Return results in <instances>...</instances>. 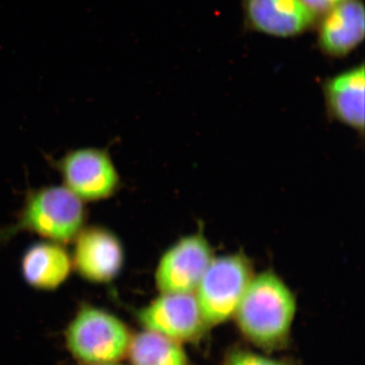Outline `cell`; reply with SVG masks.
Masks as SVG:
<instances>
[{
	"instance_id": "1",
	"label": "cell",
	"mask_w": 365,
	"mask_h": 365,
	"mask_svg": "<svg viewBox=\"0 0 365 365\" xmlns=\"http://www.w3.org/2000/svg\"><path fill=\"white\" fill-rule=\"evenodd\" d=\"M297 299L284 280L272 270L254 275L234 317L242 333L266 347L283 342L292 330Z\"/></svg>"
},
{
	"instance_id": "15",
	"label": "cell",
	"mask_w": 365,
	"mask_h": 365,
	"mask_svg": "<svg viewBox=\"0 0 365 365\" xmlns=\"http://www.w3.org/2000/svg\"><path fill=\"white\" fill-rule=\"evenodd\" d=\"M316 16L326 14L345 0H302Z\"/></svg>"
},
{
	"instance_id": "12",
	"label": "cell",
	"mask_w": 365,
	"mask_h": 365,
	"mask_svg": "<svg viewBox=\"0 0 365 365\" xmlns=\"http://www.w3.org/2000/svg\"><path fill=\"white\" fill-rule=\"evenodd\" d=\"M24 279L35 289L55 290L73 270L71 254L58 242L42 241L26 250L21 261Z\"/></svg>"
},
{
	"instance_id": "13",
	"label": "cell",
	"mask_w": 365,
	"mask_h": 365,
	"mask_svg": "<svg viewBox=\"0 0 365 365\" xmlns=\"http://www.w3.org/2000/svg\"><path fill=\"white\" fill-rule=\"evenodd\" d=\"M127 355L132 365L189 364L181 343L148 330L131 338Z\"/></svg>"
},
{
	"instance_id": "14",
	"label": "cell",
	"mask_w": 365,
	"mask_h": 365,
	"mask_svg": "<svg viewBox=\"0 0 365 365\" xmlns=\"http://www.w3.org/2000/svg\"><path fill=\"white\" fill-rule=\"evenodd\" d=\"M225 365H290L251 352H237L228 359Z\"/></svg>"
},
{
	"instance_id": "10",
	"label": "cell",
	"mask_w": 365,
	"mask_h": 365,
	"mask_svg": "<svg viewBox=\"0 0 365 365\" xmlns=\"http://www.w3.org/2000/svg\"><path fill=\"white\" fill-rule=\"evenodd\" d=\"M364 66L337 74L324 85L327 112L334 121L364 135Z\"/></svg>"
},
{
	"instance_id": "16",
	"label": "cell",
	"mask_w": 365,
	"mask_h": 365,
	"mask_svg": "<svg viewBox=\"0 0 365 365\" xmlns=\"http://www.w3.org/2000/svg\"><path fill=\"white\" fill-rule=\"evenodd\" d=\"M95 365H119L117 364H95Z\"/></svg>"
},
{
	"instance_id": "6",
	"label": "cell",
	"mask_w": 365,
	"mask_h": 365,
	"mask_svg": "<svg viewBox=\"0 0 365 365\" xmlns=\"http://www.w3.org/2000/svg\"><path fill=\"white\" fill-rule=\"evenodd\" d=\"M207 237L201 232L186 235L165 250L155 272L160 294H194L215 258Z\"/></svg>"
},
{
	"instance_id": "5",
	"label": "cell",
	"mask_w": 365,
	"mask_h": 365,
	"mask_svg": "<svg viewBox=\"0 0 365 365\" xmlns=\"http://www.w3.org/2000/svg\"><path fill=\"white\" fill-rule=\"evenodd\" d=\"M63 186L83 202L107 200L117 193L121 178L111 155L97 148H76L55 163Z\"/></svg>"
},
{
	"instance_id": "11",
	"label": "cell",
	"mask_w": 365,
	"mask_h": 365,
	"mask_svg": "<svg viewBox=\"0 0 365 365\" xmlns=\"http://www.w3.org/2000/svg\"><path fill=\"white\" fill-rule=\"evenodd\" d=\"M365 14L361 0H345L325 14L319 26V45L333 57H343L364 39Z\"/></svg>"
},
{
	"instance_id": "7",
	"label": "cell",
	"mask_w": 365,
	"mask_h": 365,
	"mask_svg": "<svg viewBox=\"0 0 365 365\" xmlns=\"http://www.w3.org/2000/svg\"><path fill=\"white\" fill-rule=\"evenodd\" d=\"M72 242V265L83 279L105 284L121 273L125 263L123 244L109 228L85 227Z\"/></svg>"
},
{
	"instance_id": "4",
	"label": "cell",
	"mask_w": 365,
	"mask_h": 365,
	"mask_svg": "<svg viewBox=\"0 0 365 365\" xmlns=\"http://www.w3.org/2000/svg\"><path fill=\"white\" fill-rule=\"evenodd\" d=\"M254 275L252 262L244 253L213 258L194 292L207 327L220 325L234 317Z\"/></svg>"
},
{
	"instance_id": "9",
	"label": "cell",
	"mask_w": 365,
	"mask_h": 365,
	"mask_svg": "<svg viewBox=\"0 0 365 365\" xmlns=\"http://www.w3.org/2000/svg\"><path fill=\"white\" fill-rule=\"evenodd\" d=\"M245 9L255 30L279 38L306 32L317 16L302 0H246Z\"/></svg>"
},
{
	"instance_id": "3",
	"label": "cell",
	"mask_w": 365,
	"mask_h": 365,
	"mask_svg": "<svg viewBox=\"0 0 365 365\" xmlns=\"http://www.w3.org/2000/svg\"><path fill=\"white\" fill-rule=\"evenodd\" d=\"M71 354L83 364H117L126 356L132 336L114 314L98 307H81L66 330Z\"/></svg>"
},
{
	"instance_id": "2",
	"label": "cell",
	"mask_w": 365,
	"mask_h": 365,
	"mask_svg": "<svg viewBox=\"0 0 365 365\" xmlns=\"http://www.w3.org/2000/svg\"><path fill=\"white\" fill-rule=\"evenodd\" d=\"M85 202L62 186L34 190L26 196L18 220L1 237L21 232L40 235L45 241L66 245L86 227Z\"/></svg>"
},
{
	"instance_id": "8",
	"label": "cell",
	"mask_w": 365,
	"mask_h": 365,
	"mask_svg": "<svg viewBox=\"0 0 365 365\" xmlns=\"http://www.w3.org/2000/svg\"><path fill=\"white\" fill-rule=\"evenodd\" d=\"M145 330L178 342L196 339L205 330V322L194 294H160L139 311Z\"/></svg>"
}]
</instances>
